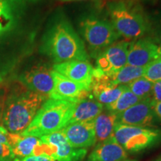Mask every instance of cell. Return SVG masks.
Here are the masks:
<instances>
[{
  "label": "cell",
  "instance_id": "obj_17",
  "mask_svg": "<svg viewBox=\"0 0 161 161\" xmlns=\"http://www.w3.org/2000/svg\"><path fill=\"white\" fill-rule=\"evenodd\" d=\"M103 104L98 102L92 94L78 101L68 124L94 120L103 110Z\"/></svg>",
  "mask_w": 161,
  "mask_h": 161
},
{
  "label": "cell",
  "instance_id": "obj_10",
  "mask_svg": "<svg viewBox=\"0 0 161 161\" xmlns=\"http://www.w3.org/2000/svg\"><path fill=\"white\" fill-rule=\"evenodd\" d=\"M52 75L54 86L49 98L77 102L91 94L87 87L71 80L53 69Z\"/></svg>",
  "mask_w": 161,
  "mask_h": 161
},
{
  "label": "cell",
  "instance_id": "obj_5",
  "mask_svg": "<svg viewBox=\"0 0 161 161\" xmlns=\"http://www.w3.org/2000/svg\"><path fill=\"white\" fill-rule=\"evenodd\" d=\"M80 31L90 49L98 54L120 37L111 23L96 16L83 18L80 23Z\"/></svg>",
  "mask_w": 161,
  "mask_h": 161
},
{
  "label": "cell",
  "instance_id": "obj_19",
  "mask_svg": "<svg viewBox=\"0 0 161 161\" xmlns=\"http://www.w3.org/2000/svg\"><path fill=\"white\" fill-rule=\"evenodd\" d=\"M145 67L134 66L126 64L116 73L111 76L113 84L114 85H126L133 80L143 76Z\"/></svg>",
  "mask_w": 161,
  "mask_h": 161
},
{
  "label": "cell",
  "instance_id": "obj_16",
  "mask_svg": "<svg viewBox=\"0 0 161 161\" xmlns=\"http://www.w3.org/2000/svg\"><path fill=\"white\" fill-rule=\"evenodd\" d=\"M127 158L126 151L110 136L95 147L88 156L87 161H122Z\"/></svg>",
  "mask_w": 161,
  "mask_h": 161
},
{
  "label": "cell",
  "instance_id": "obj_20",
  "mask_svg": "<svg viewBox=\"0 0 161 161\" xmlns=\"http://www.w3.org/2000/svg\"><path fill=\"white\" fill-rule=\"evenodd\" d=\"M141 100H142L141 98L134 95L131 91L128 90V87H126L117 100L106 105V109L114 114H119L138 103Z\"/></svg>",
  "mask_w": 161,
  "mask_h": 161
},
{
  "label": "cell",
  "instance_id": "obj_13",
  "mask_svg": "<svg viewBox=\"0 0 161 161\" xmlns=\"http://www.w3.org/2000/svg\"><path fill=\"white\" fill-rule=\"evenodd\" d=\"M61 131L69 143L75 148H86L96 142L94 120L68 124Z\"/></svg>",
  "mask_w": 161,
  "mask_h": 161
},
{
  "label": "cell",
  "instance_id": "obj_7",
  "mask_svg": "<svg viewBox=\"0 0 161 161\" xmlns=\"http://www.w3.org/2000/svg\"><path fill=\"white\" fill-rule=\"evenodd\" d=\"M52 71L46 64H35L23 70L18 75V81L31 91L49 98L54 86Z\"/></svg>",
  "mask_w": 161,
  "mask_h": 161
},
{
  "label": "cell",
  "instance_id": "obj_21",
  "mask_svg": "<svg viewBox=\"0 0 161 161\" xmlns=\"http://www.w3.org/2000/svg\"><path fill=\"white\" fill-rule=\"evenodd\" d=\"M126 85L130 91L142 100L152 98L153 82L146 79L143 76L133 80Z\"/></svg>",
  "mask_w": 161,
  "mask_h": 161
},
{
  "label": "cell",
  "instance_id": "obj_18",
  "mask_svg": "<svg viewBox=\"0 0 161 161\" xmlns=\"http://www.w3.org/2000/svg\"><path fill=\"white\" fill-rule=\"evenodd\" d=\"M116 114L107 110L94 119L96 142H103L112 136L116 124Z\"/></svg>",
  "mask_w": 161,
  "mask_h": 161
},
{
  "label": "cell",
  "instance_id": "obj_11",
  "mask_svg": "<svg viewBox=\"0 0 161 161\" xmlns=\"http://www.w3.org/2000/svg\"><path fill=\"white\" fill-rule=\"evenodd\" d=\"M116 115V123L139 127L152 125L155 116L152 108V98L141 100Z\"/></svg>",
  "mask_w": 161,
  "mask_h": 161
},
{
  "label": "cell",
  "instance_id": "obj_8",
  "mask_svg": "<svg viewBox=\"0 0 161 161\" xmlns=\"http://www.w3.org/2000/svg\"><path fill=\"white\" fill-rule=\"evenodd\" d=\"M129 43L115 42L100 52L97 56V68L108 77H111L127 64Z\"/></svg>",
  "mask_w": 161,
  "mask_h": 161
},
{
  "label": "cell",
  "instance_id": "obj_31",
  "mask_svg": "<svg viewBox=\"0 0 161 161\" xmlns=\"http://www.w3.org/2000/svg\"><path fill=\"white\" fill-rule=\"evenodd\" d=\"M122 161H136V160H122Z\"/></svg>",
  "mask_w": 161,
  "mask_h": 161
},
{
  "label": "cell",
  "instance_id": "obj_28",
  "mask_svg": "<svg viewBox=\"0 0 161 161\" xmlns=\"http://www.w3.org/2000/svg\"><path fill=\"white\" fill-rule=\"evenodd\" d=\"M152 108L155 116L161 119V102H155L152 101Z\"/></svg>",
  "mask_w": 161,
  "mask_h": 161
},
{
  "label": "cell",
  "instance_id": "obj_26",
  "mask_svg": "<svg viewBox=\"0 0 161 161\" xmlns=\"http://www.w3.org/2000/svg\"><path fill=\"white\" fill-rule=\"evenodd\" d=\"M13 161H56L51 157L45 155H33L25 158H15Z\"/></svg>",
  "mask_w": 161,
  "mask_h": 161
},
{
  "label": "cell",
  "instance_id": "obj_3",
  "mask_svg": "<svg viewBox=\"0 0 161 161\" xmlns=\"http://www.w3.org/2000/svg\"><path fill=\"white\" fill-rule=\"evenodd\" d=\"M75 103L69 101L48 98L21 134L40 138L59 131L69 122Z\"/></svg>",
  "mask_w": 161,
  "mask_h": 161
},
{
  "label": "cell",
  "instance_id": "obj_4",
  "mask_svg": "<svg viewBox=\"0 0 161 161\" xmlns=\"http://www.w3.org/2000/svg\"><path fill=\"white\" fill-rule=\"evenodd\" d=\"M111 24L118 35L126 39L142 37L148 29L142 12L131 3L124 0H114L108 4Z\"/></svg>",
  "mask_w": 161,
  "mask_h": 161
},
{
  "label": "cell",
  "instance_id": "obj_9",
  "mask_svg": "<svg viewBox=\"0 0 161 161\" xmlns=\"http://www.w3.org/2000/svg\"><path fill=\"white\" fill-rule=\"evenodd\" d=\"M40 140L51 149V157L56 161H82L87 151L85 148H75L69 143L61 131L41 136Z\"/></svg>",
  "mask_w": 161,
  "mask_h": 161
},
{
  "label": "cell",
  "instance_id": "obj_23",
  "mask_svg": "<svg viewBox=\"0 0 161 161\" xmlns=\"http://www.w3.org/2000/svg\"><path fill=\"white\" fill-rule=\"evenodd\" d=\"M143 77L153 83L161 80V56L145 66Z\"/></svg>",
  "mask_w": 161,
  "mask_h": 161
},
{
  "label": "cell",
  "instance_id": "obj_1",
  "mask_svg": "<svg viewBox=\"0 0 161 161\" xmlns=\"http://www.w3.org/2000/svg\"><path fill=\"white\" fill-rule=\"evenodd\" d=\"M40 51L55 64L72 60L88 61L89 58L83 40L63 16L56 18L44 33Z\"/></svg>",
  "mask_w": 161,
  "mask_h": 161
},
{
  "label": "cell",
  "instance_id": "obj_6",
  "mask_svg": "<svg viewBox=\"0 0 161 161\" xmlns=\"http://www.w3.org/2000/svg\"><path fill=\"white\" fill-rule=\"evenodd\" d=\"M160 136L158 130L116 123L111 136L126 152H136L152 146Z\"/></svg>",
  "mask_w": 161,
  "mask_h": 161
},
{
  "label": "cell",
  "instance_id": "obj_30",
  "mask_svg": "<svg viewBox=\"0 0 161 161\" xmlns=\"http://www.w3.org/2000/svg\"><path fill=\"white\" fill-rule=\"evenodd\" d=\"M156 161H161V157H160V158H158V160H157Z\"/></svg>",
  "mask_w": 161,
  "mask_h": 161
},
{
  "label": "cell",
  "instance_id": "obj_33",
  "mask_svg": "<svg viewBox=\"0 0 161 161\" xmlns=\"http://www.w3.org/2000/svg\"><path fill=\"white\" fill-rule=\"evenodd\" d=\"M63 1H69V0H63Z\"/></svg>",
  "mask_w": 161,
  "mask_h": 161
},
{
  "label": "cell",
  "instance_id": "obj_14",
  "mask_svg": "<svg viewBox=\"0 0 161 161\" xmlns=\"http://www.w3.org/2000/svg\"><path fill=\"white\" fill-rule=\"evenodd\" d=\"M7 137L15 158L33 155H47L48 146L42 142L40 138L9 132Z\"/></svg>",
  "mask_w": 161,
  "mask_h": 161
},
{
  "label": "cell",
  "instance_id": "obj_27",
  "mask_svg": "<svg viewBox=\"0 0 161 161\" xmlns=\"http://www.w3.org/2000/svg\"><path fill=\"white\" fill-rule=\"evenodd\" d=\"M6 93L3 90L0 89V122H2L3 113L4 109V104H5Z\"/></svg>",
  "mask_w": 161,
  "mask_h": 161
},
{
  "label": "cell",
  "instance_id": "obj_15",
  "mask_svg": "<svg viewBox=\"0 0 161 161\" xmlns=\"http://www.w3.org/2000/svg\"><path fill=\"white\" fill-rule=\"evenodd\" d=\"M53 70L90 90L93 67L88 61L72 60L55 64L53 66Z\"/></svg>",
  "mask_w": 161,
  "mask_h": 161
},
{
  "label": "cell",
  "instance_id": "obj_25",
  "mask_svg": "<svg viewBox=\"0 0 161 161\" xmlns=\"http://www.w3.org/2000/svg\"><path fill=\"white\" fill-rule=\"evenodd\" d=\"M152 99L153 102H161V80L153 83Z\"/></svg>",
  "mask_w": 161,
  "mask_h": 161
},
{
  "label": "cell",
  "instance_id": "obj_22",
  "mask_svg": "<svg viewBox=\"0 0 161 161\" xmlns=\"http://www.w3.org/2000/svg\"><path fill=\"white\" fill-rule=\"evenodd\" d=\"M11 8L8 2L0 0V34L8 29L14 24L11 14Z\"/></svg>",
  "mask_w": 161,
  "mask_h": 161
},
{
  "label": "cell",
  "instance_id": "obj_29",
  "mask_svg": "<svg viewBox=\"0 0 161 161\" xmlns=\"http://www.w3.org/2000/svg\"><path fill=\"white\" fill-rule=\"evenodd\" d=\"M158 41L159 44H160V47L161 48V31H160V33L158 34Z\"/></svg>",
  "mask_w": 161,
  "mask_h": 161
},
{
  "label": "cell",
  "instance_id": "obj_24",
  "mask_svg": "<svg viewBox=\"0 0 161 161\" xmlns=\"http://www.w3.org/2000/svg\"><path fill=\"white\" fill-rule=\"evenodd\" d=\"M14 154L8 142H0V161H13Z\"/></svg>",
  "mask_w": 161,
  "mask_h": 161
},
{
  "label": "cell",
  "instance_id": "obj_12",
  "mask_svg": "<svg viewBox=\"0 0 161 161\" xmlns=\"http://www.w3.org/2000/svg\"><path fill=\"white\" fill-rule=\"evenodd\" d=\"M161 56V48L148 39H140L129 43L127 64L145 67Z\"/></svg>",
  "mask_w": 161,
  "mask_h": 161
},
{
  "label": "cell",
  "instance_id": "obj_32",
  "mask_svg": "<svg viewBox=\"0 0 161 161\" xmlns=\"http://www.w3.org/2000/svg\"><path fill=\"white\" fill-rule=\"evenodd\" d=\"M147 1H154V0H147Z\"/></svg>",
  "mask_w": 161,
  "mask_h": 161
},
{
  "label": "cell",
  "instance_id": "obj_2",
  "mask_svg": "<svg viewBox=\"0 0 161 161\" xmlns=\"http://www.w3.org/2000/svg\"><path fill=\"white\" fill-rule=\"evenodd\" d=\"M48 98L18 81L5 96L2 124L9 133L22 134Z\"/></svg>",
  "mask_w": 161,
  "mask_h": 161
}]
</instances>
